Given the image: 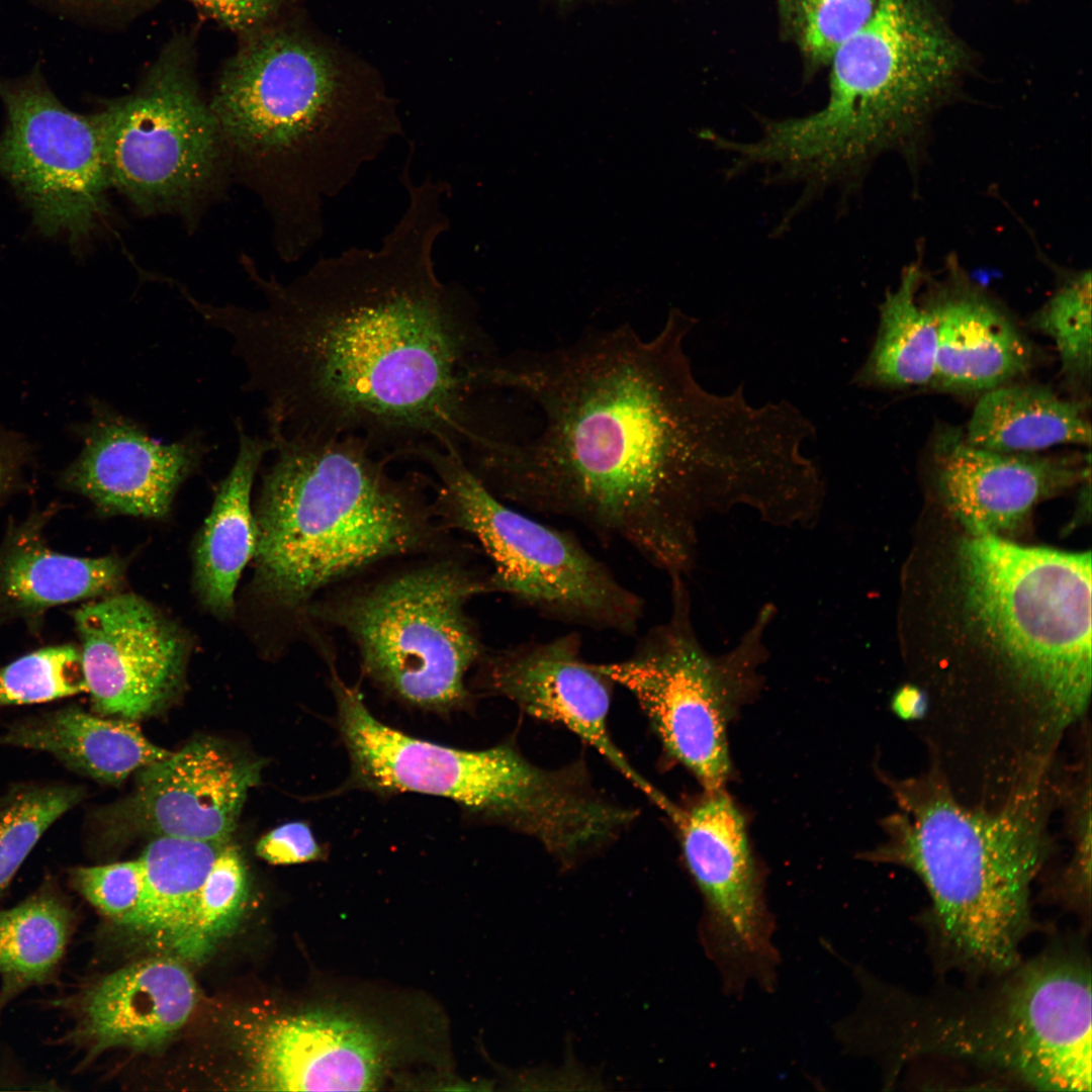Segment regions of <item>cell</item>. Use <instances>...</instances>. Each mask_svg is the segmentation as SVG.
I'll return each instance as SVG.
<instances>
[{"label": "cell", "mask_w": 1092, "mask_h": 1092, "mask_svg": "<svg viewBox=\"0 0 1092 1092\" xmlns=\"http://www.w3.org/2000/svg\"><path fill=\"white\" fill-rule=\"evenodd\" d=\"M697 320L669 310L643 339L628 325L545 351L499 356L487 376L535 418L482 442L466 464L495 496L626 544L669 579L694 568L707 518L737 507L772 523L805 481L808 417L752 404L744 384L705 388L685 345Z\"/></svg>", "instance_id": "1"}, {"label": "cell", "mask_w": 1092, "mask_h": 1092, "mask_svg": "<svg viewBox=\"0 0 1092 1092\" xmlns=\"http://www.w3.org/2000/svg\"><path fill=\"white\" fill-rule=\"evenodd\" d=\"M399 178L406 205L376 248L323 257L288 283L257 277L259 309L193 302L231 337L271 438H356L392 462L423 447L463 458L484 432L497 352L434 258L450 186L410 168Z\"/></svg>", "instance_id": "2"}, {"label": "cell", "mask_w": 1092, "mask_h": 1092, "mask_svg": "<svg viewBox=\"0 0 1092 1092\" xmlns=\"http://www.w3.org/2000/svg\"><path fill=\"white\" fill-rule=\"evenodd\" d=\"M932 558L915 600L921 648L938 671L1018 701L1050 744L1090 696V552L964 531Z\"/></svg>", "instance_id": "3"}, {"label": "cell", "mask_w": 1092, "mask_h": 1092, "mask_svg": "<svg viewBox=\"0 0 1092 1092\" xmlns=\"http://www.w3.org/2000/svg\"><path fill=\"white\" fill-rule=\"evenodd\" d=\"M225 146L259 166L280 238L314 245L325 207L404 135L392 104L347 80L331 52L263 27L229 61L209 104Z\"/></svg>", "instance_id": "4"}, {"label": "cell", "mask_w": 1092, "mask_h": 1092, "mask_svg": "<svg viewBox=\"0 0 1092 1092\" xmlns=\"http://www.w3.org/2000/svg\"><path fill=\"white\" fill-rule=\"evenodd\" d=\"M254 513L256 584L310 617L315 598L389 559L447 548L432 481L395 476L356 438L274 437ZM311 618V617H310Z\"/></svg>", "instance_id": "5"}, {"label": "cell", "mask_w": 1092, "mask_h": 1092, "mask_svg": "<svg viewBox=\"0 0 1092 1092\" xmlns=\"http://www.w3.org/2000/svg\"><path fill=\"white\" fill-rule=\"evenodd\" d=\"M976 993L917 995L864 982L846 1026L859 1052L897 1069L961 1061L1043 1091H1091V968L1075 949L1020 962Z\"/></svg>", "instance_id": "6"}, {"label": "cell", "mask_w": 1092, "mask_h": 1092, "mask_svg": "<svg viewBox=\"0 0 1092 1092\" xmlns=\"http://www.w3.org/2000/svg\"><path fill=\"white\" fill-rule=\"evenodd\" d=\"M901 812L868 858L904 866L925 886L930 934L945 967L999 977L1017 966L1043 857L1038 789L1004 808L970 809L936 781L895 786Z\"/></svg>", "instance_id": "7"}, {"label": "cell", "mask_w": 1092, "mask_h": 1092, "mask_svg": "<svg viewBox=\"0 0 1092 1092\" xmlns=\"http://www.w3.org/2000/svg\"><path fill=\"white\" fill-rule=\"evenodd\" d=\"M966 60L931 0H877L829 62L826 105L766 122L743 156L809 182L841 179L906 133L954 84Z\"/></svg>", "instance_id": "8"}, {"label": "cell", "mask_w": 1092, "mask_h": 1092, "mask_svg": "<svg viewBox=\"0 0 1092 1092\" xmlns=\"http://www.w3.org/2000/svg\"><path fill=\"white\" fill-rule=\"evenodd\" d=\"M327 593L310 617L345 632L377 687L419 709L447 713L471 703L466 682L486 648L467 607L494 594L490 568L446 549Z\"/></svg>", "instance_id": "9"}, {"label": "cell", "mask_w": 1092, "mask_h": 1092, "mask_svg": "<svg viewBox=\"0 0 1092 1092\" xmlns=\"http://www.w3.org/2000/svg\"><path fill=\"white\" fill-rule=\"evenodd\" d=\"M415 460L437 477L433 506L450 531L471 536L490 561L494 594L542 617L632 636L644 601L573 533L495 496L456 453L425 447Z\"/></svg>", "instance_id": "10"}, {"label": "cell", "mask_w": 1092, "mask_h": 1092, "mask_svg": "<svg viewBox=\"0 0 1092 1092\" xmlns=\"http://www.w3.org/2000/svg\"><path fill=\"white\" fill-rule=\"evenodd\" d=\"M669 580L667 618L641 635L628 656L596 664L634 697L664 751L705 791H715L730 775L728 724L759 686L758 668L768 655L764 636L777 609L762 607L738 643L714 655L697 637L686 578Z\"/></svg>", "instance_id": "11"}, {"label": "cell", "mask_w": 1092, "mask_h": 1092, "mask_svg": "<svg viewBox=\"0 0 1092 1092\" xmlns=\"http://www.w3.org/2000/svg\"><path fill=\"white\" fill-rule=\"evenodd\" d=\"M95 115L110 185L138 210L187 212L209 193L226 146L185 41L171 43L133 93Z\"/></svg>", "instance_id": "12"}, {"label": "cell", "mask_w": 1092, "mask_h": 1092, "mask_svg": "<svg viewBox=\"0 0 1092 1092\" xmlns=\"http://www.w3.org/2000/svg\"><path fill=\"white\" fill-rule=\"evenodd\" d=\"M0 176L43 235L80 247L107 214L111 186L96 115L68 109L39 73L0 79Z\"/></svg>", "instance_id": "13"}, {"label": "cell", "mask_w": 1092, "mask_h": 1092, "mask_svg": "<svg viewBox=\"0 0 1092 1092\" xmlns=\"http://www.w3.org/2000/svg\"><path fill=\"white\" fill-rule=\"evenodd\" d=\"M671 821L703 900L700 939L724 989L737 994L754 983L769 991L779 965L775 922L743 815L719 789L678 807Z\"/></svg>", "instance_id": "14"}, {"label": "cell", "mask_w": 1092, "mask_h": 1092, "mask_svg": "<svg viewBox=\"0 0 1092 1092\" xmlns=\"http://www.w3.org/2000/svg\"><path fill=\"white\" fill-rule=\"evenodd\" d=\"M473 670V690L505 698L533 718L565 727L660 810L670 808L671 801L633 767L613 740L609 712L615 685L596 663L584 659L577 632L485 648Z\"/></svg>", "instance_id": "15"}, {"label": "cell", "mask_w": 1092, "mask_h": 1092, "mask_svg": "<svg viewBox=\"0 0 1092 1092\" xmlns=\"http://www.w3.org/2000/svg\"><path fill=\"white\" fill-rule=\"evenodd\" d=\"M94 710L136 720L177 692L189 654L183 630L133 594L115 593L73 614Z\"/></svg>", "instance_id": "16"}, {"label": "cell", "mask_w": 1092, "mask_h": 1092, "mask_svg": "<svg viewBox=\"0 0 1092 1092\" xmlns=\"http://www.w3.org/2000/svg\"><path fill=\"white\" fill-rule=\"evenodd\" d=\"M262 761L210 738L194 740L139 770L125 801L96 816L103 837L129 829L207 841L231 839Z\"/></svg>", "instance_id": "17"}, {"label": "cell", "mask_w": 1092, "mask_h": 1092, "mask_svg": "<svg viewBox=\"0 0 1092 1092\" xmlns=\"http://www.w3.org/2000/svg\"><path fill=\"white\" fill-rule=\"evenodd\" d=\"M394 1043L381 1026L342 1008L280 1015L256 1036L255 1089L377 1090L388 1075Z\"/></svg>", "instance_id": "18"}, {"label": "cell", "mask_w": 1092, "mask_h": 1092, "mask_svg": "<svg viewBox=\"0 0 1092 1092\" xmlns=\"http://www.w3.org/2000/svg\"><path fill=\"white\" fill-rule=\"evenodd\" d=\"M931 475L939 502L964 531L1003 537L1037 503L1090 477V454L1003 453L948 428L934 439Z\"/></svg>", "instance_id": "19"}, {"label": "cell", "mask_w": 1092, "mask_h": 1092, "mask_svg": "<svg viewBox=\"0 0 1092 1092\" xmlns=\"http://www.w3.org/2000/svg\"><path fill=\"white\" fill-rule=\"evenodd\" d=\"M79 457L64 485L107 515L165 517L206 446L194 432L173 443L150 436L135 421L103 405L87 426Z\"/></svg>", "instance_id": "20"}, {"label": "cell", "mask_w": 1092, "mask_h": 1092, "mask_svg": "<svg viewBox=\"0 0 1092 1092\" xmlns=\"http://www.w3.org/2000/svg\"><path fill=\"white\" fill-rule=\"evenodd\" d=\"M196 1000L189 971L175 957H158L123 967L50 1004L73 1018L59 1042L83 1051L89 1062L110 1049L161 1046L186 1023Z\"/></svg>", "instance_id": "21"}, {"label": "cell", "mask_w": 1092, "mask_h": 1092, "mask_svg": "<svg viewBox=\"0 0 1092 1092\" xmlns=\"http://www.w3.org/2000/svg\"><path fill=\"white\" fill-rule=\"evenodd\" d=\"M937 329L932 384L986 392L1026 373L1033 351L1018 326L976 293H953L928 306Z\"/></svg>", "instance_id": "22"}, {"label": "cell", "mask_w": 1092, "mask_h": 1092, "mask_svg": "<svg viewBox=\"0 0 1092 1092\" xmlns=\"http://www.w3.org/2000/svg\"><path fill=\"white\" fill-rule=\"evenodd\" d=\"M40 518L10 529L0 544V622L117 593L125 564L116 556L78 557L50 548Z\"/></svg>", "instance_id": "23"}, {"label": "cell", "mask_w": 1092, "mask_h": 1092, "mask_svg": "<svg viewBox=\"0 0 1092 1092\" xmlns=\"http://www.w3.org/2000/svg\"><path fill=\"white\" fill-rule=\"evenodd\" d=\"M0 746L48 752L72 770L108 784H119L171 753L128 719L100 718L77 707L16 721L0 734Z\"/></svg>", "instance_id": "24"}, {"label": "cell", "mask_w": 1092, "mask_h": 1092, "mask_svg": "<svg viewBox=\"0 0 1092 1092\" xmlns=\"http://www.w3.org/2000/svg\"><path fill=\"white\" fill-rule=\"evenodd\" d=\"M237 429L236 460L219 484L194 549L196 593L203 607L221 618L233 614L239 578L255 554L251 489L264 455L273 449L269 438L251 437L240 423Z\"/></svg>", "instance_id": "25"}, {"label": "cell", "mask_w": 1092, "mask_h": 1092, "mask_svg": "<svg viewBox=\"0 0 1092 1092\" xmlns=\"http://www.w3.org/2000/svg\"><path fill=\"white\" fill-rule=\"evenodd\" d=\"M1087 403L1036 384L1007 383L982 393L966 439L977 446L1036 454L1058 445H1091Z\"/></svg>", "instance_id": "26"}, {"label": "cell", "mask_w": 1092, "mask_h": 1092, "mask_svg": "<svg viewBox=\"0 0 1092 1092\" xmlns=\"http://www.w3.org/2000/svg\"><path fill=\"white\" fill-rule=\"evenodd\" d=\"M76 921L69 898L51 878L0 910V1013L24 991L56 982Z\"/></svg>", "instance_id": "27"}, {"label": "cell", "mask_w": 1092, "mask_h": 1092, "mask_svg": "<svg viewBox=\"0 0 1092 1092\" xmlns=\"http://www.w3.org/2000/svg\"><path fill=\"white\" fill-rule=\"evenodd\" d=\"M918 275L909 270L880 305L872 349L852 381L858 386L902 388L932 382L937 329L928 306L916 300Z\"/></svg>", "instance_id": "28"}, {"label": "cell", "mask_w": 1092, "mask_h": 1092, "mask_svg": "<svg viewBox=\"0 0 1092 1092\" xmlns=\"http://www.w3.org/2000/svg\"><path fill=\"white\" fill-rule=\"evenodd\" d=\"M230 842L157 836L139 858L144 898L132 926L168 949L219 852Z\"/></svg>", "instance_id": "29"}, {"label": "cell", "mask_w": 1092, "mask_h": 1092, "mask_svg": "<svg viewBox=\"0 0 1092 1092\" xmlns=\"http://www.w3.org/2000/svg\"><path fill=\"white\" fill-rule=\"evenodd\" d=\"M248 894L239 848L229 842L216 856L193 907L168 947L175 958L207 956L240 918Z\"/></svg>", "instance_id": "30"}, {"label": "cell", "mask_w": 1092, "mask_h": 1092, "mask_svg": "<svg viewBox=\"0 0 1092 1092\" xmlns=\"http://www.w3.org/2000/svg\"><path fill=\"white\" fill-rule=\"evenodd\" d=\"M72 785H30L0 804V896L46 830L83 798Z\"/></svg>", "instance_id": "31"}, {"label": "cell", "mask_w": 1092, "mask_h": 1092, "mask_svg": "<svg viewBox=\"0 0 1092 1092\" xmlns=\"http://www.w3.org/2000/svg\"><path fill=\"white\" fill-rule=\"evenodd\" d=\"M1091 275L1085 272L1058 290L1033 316L1032 326L1055 344L1066 378L1091 379Z\"/></svg>", "instance_id": "32"}, {"label": "cell", "mask_w": 1092, "mask_h": 1092, "mask_svg": "<svg viewBox=\"0 0 1092 1092\" xmlns=\"http://www.w3.org/2000/svg\"><path fill=\"white\" fill-rule=\"evenodd\" d=\"M88 692L81 649H38L0 668V706L43 703Z\"/></svg>", "instance_id": "33"}, {"label": "cell", "mask_w": 1092, "mask_h": 1092, "mask_svg": "<svg viewBox=\"0 0 1092 1092\" xmlns=\"http://www.w3.org/2000/svg\"><path fill=\"white\" fill-rule=\"evenodd\" d=\"M787 31L815 65L833 54L872 16L877 0H778Z\"/></svg>", "instance_id": "34"}, {"label": "cell", "mask_w": 1092, "mask_h": 1092, "mask_svg": "<svg viewBox=\"0 0 1092 1092\" xmlns=\"http://www.w3.org/2000/svg\"><path fill=\"white\" fill-rule=\"evenodd\" d=\"M70 886L111 922L131 927L141 912L144 875L140 859L69 870Z\"/></svg>", "instance_id": "35"}, {"label": "cell", "mask_w": 1092, "mask_h": 1092, "mask_svg": "<svg viewBox=\"0 0 1092 1092\" xmlns=\"http://www.w3.org/2000/svg\"><path fill=\"white\" fill-rule=\"evenodd\" d=\"M256 853L271 864H295L323 859L326 849L307 823L292 821L261 837L256 844Z\"/></svg>", "instance_id": "36"}, {"label": "cell", "mask_w": 1092, "mask_h": 1092, "mask_svg": "<svg viewBox=\"0 0 1092 1092\" xmlns=\"http://www.w3.org/2000/svg\"><path fill=\"white\" fill-rule=\"evenodd\" d=\"M230 29L249 35L263 27L282 0H190Z\"/></svg>", "instance_id": "37"}, {"label": "cell", "mask_w": 1092, "mask_h": 1092, "mask_svg": "<svg viewBox=\"0 0 1092 1092\" xmlns=\"http://www.w3.org/2000/svg\"><path fill=\"white\" fill-rule=\"evenodd\" d=\"M927 707V697L921 688L914 686H905L900 689L892 702L894 712L906 720L921 719Z\"/></svg>", "instance_id": "38"}, {"label": "cell", "mask_w": 1092, "mask_h": 1092, "mask_svg": "<svg viewBox=\"0 0 1092 1092\" xmlns=\"http://www.w3.org/2000/svg\"><path fill=\"white\" fill-rule=\"evenodd\" d=\"M91 1L98 2V3H103V4H111V5H120V6H122V5L135 4L141 0H91Z\"/></svg>", "instance_id": "39"}, {"label": "cell", "mask_w": 1092, "mask_h": 1092, "mask_svg": "<svg viewBox=\"0 0 1092 1092\" xmlns=\"http://www.w3.org/2000/svg\"><path fill=\"white\" fill-rule=\"evenodd\" d=\"M5 476H6L5 465H4L3 460H2V458L0 456V488L2 487V485L4 483Z\"/></svg>", "instance_id": "40"}, {"label": "cell", "mask_w": 1092, "mask_h": 1092, "mask_svg": "<svg viewBox=\"0 0 1092 1092\" xmlns=\"http://www.w3.org/2000/svg\"><path fill=\"white\" fill-rule=\"evenodd\" d=\"M557 1L560 2V3H571V2H574L576 0H557Z\"/></svg>", "instance_id": "41"}]
</instances>
